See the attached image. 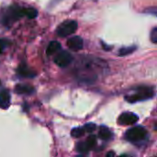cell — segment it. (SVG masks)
<instances>
[{
	"label": "cell",
	"mask_w": 157,
	"mask_h": 157,
	"mask_svg": "<svg viewBox=\"0 0 157 157\" xmlns=\"http://www.w3.org/2000/svg\"><path fill=\"white\" fill-rule=\"evenodd\" d=\"M135 49H136V47H134V46L121 48V49H120L119 55H121V56H125V55H127V54H130V53L133 52L135 51Z\"/></svg>",
	"instance_id": "14"
},
{
	"label": "cell",
	"mask_w": 157,
	"mask_h": 157,
	"mask_svg": "<svg viewBox=\"0 0 157 157\" xmlns=\"http://www.w3.org/2000/svg\"><path fill=\"white\" fill-rule=\"evenodd\" d=\"M84 42L81 37L79 36H74L71 37L68 40H67V46L70 50L72 51H80L83 48Z\"/></svg>",
	"instance_id": "6"
},
{
	"label": "cell",
	"mask_w": 157,
	"mask_h": 157,
	"mask_svg": "<svg viewBox=\"0 0 157 157\" xmlns=\"http://www.w3.org/2000/svg\"><path fill=\"white\" fill-rule=\"evenodd\" d=\"M10 105V94L6 90H3L0 93V108L6 109Z\"/></svg>",
	"instance_id": "7"
},
{
	"label": "cell",
	"mask_w": 157,
	"mask_h": 157,
	"mask_svg": "<svg viewBox=\"0 0 157 157\" xmlns=\"http://www.w3.org/2000/svg\"><path fill=\"white\" fill-rule=\"evenodd\" d=\"M78 24L75 20H65L58 26L56 33L60 37H67L75 33Z\"/></svg>",
	"instance_id": "1"
},
{
	"label": "cell",
	"mask_w": 157,
	"mask_h": 157,
	"mask_svg": "<svg viewBox=\"0 0 157 157\" xmlns=\"http://www.w3.org/2000/svg\"><path fill=\"white\" fill-rule=\"evenodd\" d=\"M121 157H129V156H128V155H121Z\"/></svg>",
	"instance_id": "23"
},
{
	"label": "cell",
	"mask_w": 157,
	"mask_h": 157,
	"mask_svg": "<svg viewBox=\"0 0 157 157\" xmlns=\"http://www.w3.org/2000/svg\"><path fill=\"white\" fill-rule=\"evenodd\" d=\"M38 15V11L33 7H24V16L29 18H34Z\"/></svg>",
	"instance_id": "12"
},
{
	"label": "cell",
	"mask_w": 157,
	"mask_h": 157,
	"mask_svg": "<svg viewBox=\"0 0 157 157\" xmlns=\"http://www.w3.org/2000/svg\"><path fill=\"white\" fill-rule=\"evenodd\" d=\"M85 129L82 128V127H76V128H74L71 132V135L75 138H79L81 136L84 135L85 133Z\"/></svg>",
	"instance_id": "13"
},
{
	"label": "cell",
	"mask_w": 157,
	"mask_h": 157,
	"mask_svg": "<svg viewBox=\"0 0 157 157\" xmlns=\"http://www.w3.org/2000/svg\"><path fill=\"white\" fill-rule=\"evenodd\" d=\"M15 90L17 94H21V95H29L34 92V88L32 86L29 85H25V84L17 85L15 87Z\"/></svg>",
	"instance_id": "8"
},
{
	"label": "cell",
	"mask_w": 157,
	"mask_h": 157,
	"mask_svg": "<svg viewBox=\"0 0 157 157\" xmlns=\"http://www.w3.org/2000/svg\"><path fill=\"white\" fill-rule=\"evenodd\" d=\"M154 96V92L151 88L149 87H142L138 90V93L132 95V96H129L126 97V100L131 102V103H134L137 101H141V100H144V99H148L150 98H152Z\"/></svg>",
	"instance_id": "2"
},
{
	"label": "cell",
	"mask_w": 157,
	"mask_h": 157,
	"mask_svg": "<svg viewBox=\"0 0 157 157\" xmlns=\"http://www.w3.org/2000/svg\"><path fill=\"white\" fill-rule=\"evenodd\" d=\"M111 136H112V133L107 127H105V126L100 127L99 132H98V137L100 139H102L104 141H107V140L110 139Z\"/></svg>",
	"instance_id": "11"
},
{
	"label": "cell",
	"mask_w": 157,
	"mask_h": 157,
	"mask_svg": "<svg viewBox=\"0 0 157 157\" xmlns=\"http://www.w3.org/2000/svg\"><path fill=\"white\" fill-rule=\"evenodd\" d=\"M76 150H77L78 152L84 154V153L88 152L90 149H89V147H88V145H87V144H86V142H82V143H79V144L76 145Z\"/></svg>",
	"instance_id": "15"
},
{
	"label": "cell",
	"mask_w": 157,
	"mask_h": 157,
	"mask_svg": "<svg viewBox=\"0 0 157 157\" xmlns=\"http://www.w3.org/2000/svg\"><path fill=\"white\" fill-rule=\"evenodd\" d=\"M145 13L147 14H151L154 16H157V6H153V7H148L144 10Z\"/></svg>",
	"instance_id": "20"
},
{
	"label": "cell",
	"mask_w": 157,
	"mask_h": 157,
	"mask_svg": "<svg viewBox=\"0 0 157 157\" xmlns=\"http://www.w3.org/2000/svg\"><path fill=\"white\" fill-rule=\"evenodd\" d=\"M17 73L19 75L24 76V77H33L35 76V72H33L31 69H29L27 66H20L17 69Z\"/></svg>",
	"instance_id": "10"
},
{
	"label": "cell",
	"mask_w": 157,
	"mask_h": 157,
	"mask_svg": "<svg viewBox=\"0 0 157 157\" xmlns=\"http://www.w3.org/2000/svg\"><path fill=\"white\" fill-rule=\"evenodd\" d=\"M73 61V56L70 52L66 51L60 52L54 58V63L60 67H66L68 66Z\"/></svg>",
	"instance_id": "4"
},
{
	"label": "cell",
	"mask_w": 157,
	"mask_h": 157,
	"mask_svg": "<svg viewBox=\"0 0 157 157\" xmlns=\"http://www.w3.org/2000/svg\"><path fill=\"white\" fill-rule=\"evenodd\" d=\"M139 120L138 116L132 112H124L119 118V124L121 125H132L137 122Z\"/></svg>",
	"instance_id": "5"
},
{
	"label": "cell",
	"mask_w": 157,
	"mask_h": 157,
	"mask_svg": "<svg viewBox=\"0 0 157 157\" xmlns=\"http://www.w3.org/2000/svg\"><path fill=\"white\" fill-rule=\"evenodd\" d=\"M76 157H86V156H85V155H77Z\"/></svg>",
	"instance_id": "22"
},
{
	"label": "cell",
	"mask_w": 157,
	"mask_h": 157,
	"mask_svg": "<svg viewBox=\"0 0 157 157\" xmlns=\"http://www.w3.org/2000/svg\"><path fill=\"white\" fill-rule=\"evenodd\" d=\"M84 129H85L86 132L91 133V132H93L96 130V125H95L94 123H87V124L85 125Z\"/></svg>",
	"instance_id": "17"
},
{
	"label": "cell",
	"mask_w": 157,
	"mask_h": 157,
	"mask_svg": "<svg viewBox=\"0 0 157 157\" xmlns=\"http://www.w3.org/2000/svg\"><path fill=\"white\" fill-rule=\"evenodd\" d=\"M61 49V44L60 42L56 41V40H53V41H51L47 47V50H46V52L48 55H52L54 53H56L58 51H60Z\"/></svg>",
	"instance_id": "9"
},
{
	"label": "cell",
	"mask_w": 157,
	"mask_h": 157,
	"mask_svg": "<svg viewBox=\"0 0 157 157\" xmlns=\"http://www.w3.org/2000/svg\"><path fill=\"white\" fill-rule=\"evenodd\" d=\"M86 143L87 144L89 149H93V148L97 145V137H96L95 135H90V136L87 138V140H86Z\"/></svg>",
	"instance_id": "16"
},
{
	"label": "cell",
	"mask_w": 157,
	"mask_h": 157,
	"mask_svg": "<svg viewBox=\"0 0 157 157\" xmlns=\"http://www.w3.org/2000/svg\"><path fill=\"white\" fill-rule=\"evenodd\" d=\"M106 157H115V153L114 152H109Z\"/></svg>",
	"instance_id": "21"
},
{
	"label": "cell",
	"mask_w": 157,
	"mask_h": 157,
	"mask_svg": "<svg viewBox=\"0 0 157 157\" xmlns=\"http://www.w3.org/2000/svg\"><path fill=\"white\" fill-rule=\"evenodd\" d=\"M146 130L141 126L130 129L126 132V138L131 142H140L146 137Z\"/></svg>",
	"instance_id": "3"
},
{
	"label": "cell",
	"mask_w": 157,
	"mask_h": 157,
	"mask_svg": "<svg viewBox=\"0 0 157 157\" xmlns=\"http://www.w3.org/2000/svg\"><path fill=\"white\" fill-rule=\"evenodd\" d=\"M8 45V40L6 39H1L0 40V53L3 52V51L7 47Z\"/></svg>",
	"instance_id": "19"
},
{
	"label": "cell",
	"mask_w": 157,
	"mask_h": 157,
	"mask_svg": "<svg viewBox=\"0 0 157 157\" xmlns=\"http://www.w3.org/2000/svg\"><path fill=\"white\" fill-rule=\"evenodd\" d=\"M151 40L153 43H157V27L154 28L151 31Z\"/></svg>",
	"instance_id": "18"
}]
</instances>
